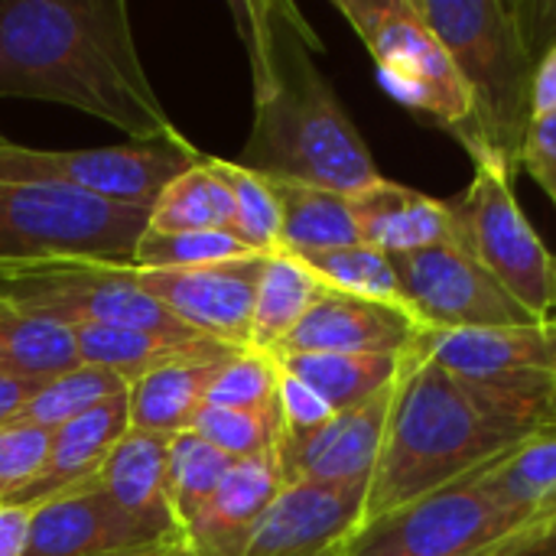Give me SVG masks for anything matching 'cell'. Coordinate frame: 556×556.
I'll use <instances>...</instances> for the list:
<instances>
[{
    "instance_id": "cell-12",
    "label": "cell",
    "mask_w": 556,
    "mask_h": 556,
    "mask_svg": "<svg viewBox=\"0 0 556 556\" xmlns=\"http://www.w3.org/2000/svg\"><path fill=\"white\" fill-rule=\"evenodd\" d=\"M410 313L424 329H492L534 319L505 287L459 244H440L394 257Z\"/></svg>"
},
{
    "instance_id": "cell-24",
    "label": "cell",
    "mask_w": 556,
    "mask_h": 556,
    "mask_svg": "<svg viewBox=\"0 0 556 556\" xmlns=\"http://www.w3.org/2000/svg\"><path fill=\"white\" fill-rule=\"evenodd\" d=\"M267 186L280 215V251L300 254L362 241L352 215V195L296 179H267Z\"/></svg>"
},
{
    "instance_id": "cell-11",
    "label": "cell",
    "mask_w": 556,
    "mask_h": 556,
    "mask_svg": "<svg viewBox=\"0 0 556 556\" xmlns=\"http://www.w3.org/2000/svg\"><path fill=\"white\" fill-rule=\"evenodd\" d=\"M414 355L495 391L551 404L556 394V319L492 329H420Z\"/></svg>"
},
{
    "instance_id": "cell-5",
    "label": "cell",
    "mask_w": 556,
    "mask_h": 556,
    "mask_svg": "<svg viewBox=\"0 0 556 556\" xmlns=\"http://www.w3.org/2000/svg\"><path fill=\"white\" fill-rule=\"evenodd\" d=\"M336 10L365 42L384 91L397 104L450 130L463 147L476 137L472 94L417 0H336Z\"/></svg>"
},
{
    "instance_id": "cell-22",
    "label": "cell",
    "mask_w": 556,
    "mask_h": 556,
    "mask_svg": "<svg viewBox=\"0 0 556 556\" xmlns=\"http://www.w3.org/2000/svg\"><path fill=\"white\" fill-rule=\"evenodd\" d=\"M169 443L173 437L130 427L101 469L108 498L156 534H182L169 508Z\"/></svg>"
},
{
    "instance_id": "cell-14",
    "label": "cell",
    "mask_w": 556,
    "mask_h": 556,
    "mask_svg": "<svg viewBox=\"0 0 556 556\" xmlns=\"http://www.w3.org/2000/svg\"><path fill=\"white\" fill-rule=\"evenodd\" d=\"M371 482H293L257 521L241 556H319L349 541L365 521Z\"/></svg>"
},
{
    "instance_id": "cell-8",
    "label": "cell",
    "mask_w": 556,
    "mask_h": 556,
    "mask_svg": "<svg viewBox=\"0 0 556 556\" xmlns=\"http://www.w3.org/2000/svg\"><path fill=\"white\" fill-rule=\"evenodd\" d=\"M0 300L16 309L72 326H117L143 329L176 339H195L202 332L179 323L166 306L147 296L130 267L101 261H49L29 267L0 270Z\"/></svg>"
},
{
    "instance_id": "cell-42",
    "label": "cell",
    "mask_w": 556,
    "mask_h": 556,
    "mask_svg": "<svg viewBox=\"0 0 556 556\" xmlns=\"http://www.w3.org/2000/svg\"><path fill=\"white\" fill-rule=\"evenodd\" d=\"M29 508L0 505V556H23L29 544Z\"/></svg>"
},
{
    "instance_id": "cell-36",
    "label": "cell",
    "mask_w": 556,
    "mask_h": 556,
    "mask_svg": "<svg viewBox=\"0 0 556 556\" xmlns=\"http://www.w3.org/2000/svg\"><path fill=\"white\" fill-rule=\"evenodd\" d=\"M280 365L277 358L244 349L238 352L208 391L212 407H235V410H264L277 404Z\"/></svg>"
},
{
    "instance_id": "cell-38",
    "label": "cell",
    "mask_w": 556,
    "mask_h": 556,
    "mask_svg": "<svg viewBox=\"0 0 556 556\" xmlns=\"http://www.w3.org/2000/svg\"><path fill=\"white\" fill-rule=\"evenodd\" d=\"M277 410H280V437L277 440L306 437L336 417L306 384L290 378L283 368H280V384H277Z\"/></svg>"
},
{
    "instance_id": "cell-37",
    "label": "cell",
    "mask_w": 556,
    "mask_h": 556,
    "mask_svg": "<svg viewBox=\"0 0 556 556\" xmlns=\"http://www.w3.org/2000/svg\"><path fill=\"white\" fill-rule=\"evenodd\" d=\"M52 453V430L33 424H7L0 427V498L29 485Z\"/></svg>"
},
{
    "instance_id": "cell-15",
    "label": "cell",
    "mask_w": 556,
    "mask_h": 556,
    "mask_svg": "<svg viewBox=\"0 0 556 556\" xmlns=\"http://www.w3.org/2000/svg\"><path fill=\"white\" fill-rule=\"evenodd\" d=\"M397 381L365 404L336 414L319 430L296 437V440H277V463L283 485L293 482H371V472L378 466L391 407H394Z\"/></svg>"
},
{
    "instance_id": "cell-16",
    "label": "cell",
    "mask_w": 556,
    "mask_h": 556,
    "mask_svg": "<svg viewBox=\"0 0 556 556\" xmlns=\"http://www.w3.org/2000/svg\"><path fill=\"white\" fill-rule=\"evenodd\" d=\"M29 511V544L23 556H94L169 538L124 515L101 489V476L59 492Z\"/></svg>"
},
{
    "instance_id": "cell-30",
    "label": "cell",
    "mask_w": 556,
    "mask_h": 556,
    "mask_svg": "<svg viewBox=\"0 0 556 556\" xmlns=\"http://www.w3.org/2000/svg\"><path fill=\"white\" fill-rule=\"evenodd\" d=\"M78 365L75 339L65 326L29 316L0 300V375L49 381Z\"/></svg>"
},
{
    "instance_id": "cell-4",
    "label": "cell",
    "mask_w": 556,
    "mask_h": 556,
    "mask_svg": "<svg viewBox=\"0 0 556 556\" xmlns=\"http://www.w3.org/2000/svg\"><path fill=\"white\" fill-rule=\"evenodd\" d=\"M417 7L472 94L476 137L466 153L492 150L518 169L541 62L521 7L502 0H417Z\"/></svg>"
},
{
    "instance_id": "cell-21",
    "label": "cell",
    "mask_w": 556,
    "mask_h": 556,
    "mask_svg": "<svg viewBox=\"0 0 556 556\" xmlns=\"http://www.w3.org/2000/svg\"><path fill=\"white\" fill-rule=\"evenodd\" d=\"M75 352L81 365H98L127 381V388L153 371L179 368V365H205L235 358L244 349L222 345L208 336L176 339L143 329H117V326H72Z\"/></svg>"
},
{
    "instance_id": "cell-43",
    "label": "cell",
    "mask_w": 556,
    "mask_h": 556,
    "mask_svg": "<svg viewBox=\"0 0 556 556\" xmlns=\"http://www.w3.org/2000/svg\"><path fill=\"white\" fill-rule=\"evenodd\" d=\"M534 114L556 111V42L541 55L538 72H534Z\"/></svg>"
},
{
    "instance_id": "cell-40",
    "label": "cell",
    "mask_w": 556,
    "mask_h": 556,
    "mask_svg": "<svg viewBox=\"0 0 556 556\" xmlns=\"http://www.w3.org/2000/svg\"><path fill=\"white\" fill-rule=\"evenodd\" d=\"M489 556H556V495Z\"/></svg>"
},
{
    "instance_id": "cell-17",
    "label": "cell",
    "mask_w": 556,
    "mask_h": 556,
    "mask_svg": "<svg viewBox=\"0 0 556 556\" xmlns=\"http://www.w3.org/2000/svg\"><path fill=\"white\" fill-rule=\"evenodd\" d=\"M420 323L394 306L323 290L303 323L293 329L280 355H407L420 336ZM277 355V358H280Z\"/></svg>"
},
{
    "instance_id": "cell-33",
    "label": "cell",
    "mask_w": 556,
    "mask_h": 556,
    "mask_svg": "<svg viewBox=\"0 0 556 556\" xmlns=\"http://www.w3.org/2000/svg\"><path fill=\"white\" fill-rule=\"evenodd\" d=\"M215 173L231 192L235 202V228L231 235L254 254H277L280 251V215L270 195V186L261 173L244 169L241 163H228L212 156Z\"/></svg>"
},
{
    "instance_id": "cell-45",
    "label": "cell",
    "mask_w": 556,
    "mask_h": 556,
    "mask_svg": "<svg viewBox=\"0 0 556 556\" xmlns=\"http://www.w3.org/2000/svg\"><path fill=\"white\" fill-rule=\"evenodd\" d=\"M349 554V541H342V544H336V547H329L326 554H319V556H345Z\"/></svg>"
},
{
    "instance_id": "cell-20",
    "label": "cell",
    "mask_w": 556,
    "mask_h": 556,
    "mask_svg": "<svg viewBox=\"0 0 556 556\" xmlns=\"http://www.w3.org/2000/svg\"><path fill=\"white\" fill-rule=\"evenodd\" d=\"M283 489L277 450L238 459L222 479L205 511L186 531L195 556H241L257 521Z\"/></svg>"
},
{
    "instance_id": "cell-6",
    "label": "cell",
    "mask_w": 556,
    "mask_h": 556,
    "mask_svg": "<svg viewBox=\"0 0 556 556\" xmlns=\"http://www.w3.org/2000/svg\"><path fill=\"white\" fill-rule=\"evenodd\" d=\"M150 212L85 192L0 182V270L49 261H101L130 267Z\"/></svg>"
},
{
    "instance_id": "cell-23",
    "label": "cell",
    "mask_w": 556,
    "mask_h": 556,
    "mask_svg": "<svg viewBox=\"0 0 556 556\" xmlns=\"http://www.w3.org/2000/svg\"><path fill=\"white\" fill-rule=\"evenodd\" d=\"M463 482L482 492L521 531L556 495V430L534 433Z\"/></svg>"
},
{
    "instance_id": "cell-27",
    "label": "cell",
    "mask_w": 556,
    "mask_h": 556,
    "mask_svg": "<svg viewBox=\"0 0 556 556\" xmlns=\"http://www.w3.org/2000/svg\"><path fill=\"white\" fill-rule=\"evenodd\" d=\"M326 287L287 251L267 257L251 323V349L277 358Z\"/></svg>"
},
{
    "instance_id": "cell-2",
    "label": "cell",
    "mask_w": 556,
    "mask_h": 556,
    "mask_svg": "<svg viewBox=\"0 0 556 556\" xmlns=\"http://www.w3.org/2000/svg\"><path fill=\"white\" fill-rule=\"evenodd\" d=\"M0 98L68 104L134 143L176 134L124 0H0Z\"/></svg>"
},
{
    "instance_id": "cell-47",
    "label": "cell",
    "mask_w": 556,
    "mask_h": 556,
    "mask_svg": "<svg viewBox=\"0 0 556 556\" xmlns=\"http://www.w3.org/2000/svg\"><path fill=\"white\" fill-rule=\"evenodd\" d=\"M551 407H554V420H556V394H554V401H551Z\"/></svg>"
},
{
    "instance_id": "cell-31",
    "label": "cell",
    "mask_w": 556,
    "mask_h": 556,
    "mask_svg": "<svg viewBox=\"0 0 556 556\" xmlns=\"http://www.w3.org/2000/svg\"><path fill=\"white\" fill-rule=\"evenodd\" d=\"M231 466H235V459L218 453L195 430L173 437V443H169V508H173V518L182 534L205 511V505L212 502V495L218 492V485Z\"/></svg>"
},
{
    "instance_id": "cell-26",
    "label": "cell",
    "mask_w": 556,
    "mask_h": 556,
    "mask_svg": "<svg viewBox=\"0 0 556 556\" xmlns=\"http://www.w3.org/2000/svg\"><path fill=\"white\" fill-rule=\"evenodd\" d=\"M404 355H326V352H303V355H280L277 365L306 384L332 414L352 410L375 397L378 391L391 388L401 375Z\"/></svg>"
},
{
    "instance_id": "cell-32",
    "label": "cell",
    "mask_w": 556,
    "mask_h": 556,
    "mask_svg": "<svg viewBox=\"0 0 556 556\" xmlns=\"http://www.w3.org/2000/svg\"><path fill=\"white\" fill-rule=\"evenodd\" d=\"M130 391L124 378H117L108 368L98 365H78L72 371H62L42 384V391L23 407L16 417L20 424H33L42 430H59L62 424L88 414L91 407Z\"/></svg>"
},
{
    "instance_id": "cell-7",
    "label": "cell",
    "mask_w": 556,
    "mask_h": 556,
    "mask_svg": "<svg viewBox=\"0 0 556 556\" xmlns=\"http://www.w3.org/2000/svg\"><path fill=\"white\" fill-rule=\"evenodd\" d=\"M472 182L453 199L456 244L492 270L502 287L541 323L554 316V254L515 195V166L492 150H469Z\"/></svg>"
},
{
    "instance_id": "cell-9",
    "label": "cell",
    "mask_w": 556,
    "mask_h": 556,
    "mask_svg": "<svg viewBox=\"0 0 556 556\" xmlns=\"http://www.w3.org/2000/svg\"><path fill=\"white\" fill-rule=\"evenodd\" d=\"M202 156L205 153H199L179 130L150 143L98 150H36L0 140V182L59 186L150 212L160 192Z\"/></svg>"
},
{
    "instance_id": "cell-48",
    "label": "cell",
    "mask_w": 556,
    "mask_h": 556,
    "mask_svg": "<svg viewBox=\"0 0 556 556\" xmlns=\"http://www.w3.org/2000/svg\"><path fill=\"white\" fill-rule=\"evenodd\" d=\"M0 140H7V137H3V134H0Z\"/></svg>"
},
{
    "instance_id": "cell-3",
    "label": "cell",
    "mask_w": 556,
    "mask_h": 556,
    "mask_svg": "<svg viewBox=\"0 0 556 556\" xmlns=\"http://www.w3.org/2000/svg\"><path fill=\"white\" fill-rule=\"evenodd\" d=\"M544 430H556L551 404L466 381L407 352L362 525L456 485Z\"/></svg>"
},
{
    "instance_id": "cell-13",
    "label": "cell",
    "mask_w": 556,
    "mask_h": 556,
    "mask_svg": "<svg viewBox=\"0 0 556 556\" xmlns=\"http://www.w3.org/2000/svg\"><path fill=\"white\" fill-rule=\"evenodd\" d=\"M267 257L270 254H251L186 270H130L137 287L189 329L231 349H251L254 300Z\"/></svg>"
},
{
    "instance_id": "cell-35",
    "label": "cell",
    "mask_w": 556,
    "mask_h": 556,
    "mask_svg": "<svg viewBox=\"0 0 556 556\" xmlns=\"http://www.w3.org/2000/svg\"><path fill=\"white\" fill-rule=\"evenodd\" d=\"M205 443H212L218 453L228 459H251L261 453L277 450L280 437V410L264 407V410H235V407H212L205 404L202 414L195 417L192 427Z\"/></svg>"
},
{
    "instance_id": "cell-19",
    "label": "cell",
    "mask_w": 556,
    "mask_h": 556,
    "mask_svg": "<svg viewBox=\"0 0 556 556\" xmlns=\"http://www.w3.org/2000/svg\"><path fill=\"white\" fill-rule=\"evenodd\" d=\"M358 238L391 257L440 244H456L453 205L394 179H378L352 195Z\"/></svg>"
},
{
    "instance_id": "cell-1",
    "label": "cell",
    "mask_w": 556,
    "mask_h": 556,
    "mask_svg": "<svg viewBox=\"0 0 556 556\" xmlns=\"http://www.w3.org/2000/svg\"><path fill=\"white\" fill-rule=\"evenodd\" d=\"M238 26L254 94L241 166L267 179H296L355 195L381 179L371 150L319 68L323 52L303 10L290 0H238Z\"/></svg>"
},
{
    "instance_id": "cell-18",
    "label": "cell",
    "mask_w": 556,
    "mask_h": 556,
    "mask_svg": "<svg viewBox=\"0 0 556 556\" xmlns=\"http://www.w3.org/2000/svg\"><path fill=\"white\" fill-rule=\"evenodd\" d=\"M127 430H130V397L124 391V394L91 407L88 414L62 424L59 430H52V453H49V463L42 466V472L29 485L3 495L0 505L36 508V505L49 502L52 495L101 476L108 456L127 437Z\"/></svg>"
},
{
    "instance_id": "cell-29",
    "label": "cell",
    "mask_w": 556,
    "mask_h": 556,
    "mask_svg": "<svg viewBox=\"0 0 556 556\" xmlns=\"http://www.w3.org/2000/svg\"><path fill=\"white\" fill-rule=\"evenodd\" d=\"M326 290H336V293H349V296H358V300H371V303H384V306H394L407 316L410 313V303L404 296V287H401V277H397V267H394V257L378 251V248H368V244H345V248H326V251H300L293 254ZM417 319V316H414Z\"/></svg>"
},
{
    "instance_id": "cell-46",
    "label": "cell",
    "mask_w": 556,
    "mask_h": 556,
    "mask_svg": "<svg viewBox=\"0 0 556 556\" xmlns=\"http://www.w3.org/2000/svg\"><path fill=\"white\" fill-rule=\"evenodd\" d=\"M551 293H554V316H551V319H556V254H554V270H551Z\"/></svg>"
},
{
    "instance_id": "cell-28",
    "label": "cell",
    "mask_w": 556,
    "mask_h": 556,
    "mask_svg": "<svg viewBox=\"0 0 556 556\" xmlns=\"http://www.w3.org/2000/svg\"><path fill=\"white\" fill-rule=\"evenodd\" d=\"M235 228V202L228 186L202 156L195 166L179 173L156 199L147 218L153 235H192V231H228Z\"/></svg>"
},
{
    "instance_id": "cell-39",
    "label": "cell",
    "mask_w": 556,
    "mask_h": 556,
    "mask_svg": "<svg viewBox=\"0 0 556 556\" xmlns=\"http://www.w3.org/2000/svg\"><path fill=\"white\" fill-rule=\"evenodd\" d=\"M521 166L556 202V111L531 117L521 147Z\"/></svg>"
},
{
    "instance_id": "cell-10",
    "label": "cell",
    "mask_w": 556,
    "mask_h": 556,
    "mask_svg": "<svg viewBox=\"0 0 556 556\" xmlns=\"http://www.w3.org/2000/svg\"><path fill=\"white\" fill-rule=\"evenodd\" d=\"M518 528L469 482L410 502L349 538L345 556H489Z\"/></svg>"
},
{
    "instance_id": "cell-34",
    "label": "cell",
    "mask_w": 556,
    "mask_h": 556,
    "mask_svg": "<svg viewBox=\"0 0 556 556\" xmlns=\"http://www.w3.org/2000/svg\"><path fill=\"white\" fill-rule=\"evenodd\" d=\"M235 235L228 231H192V235H153L143 231L130 267L140 270H186V267H205V264H222V261H238L251 257Z\"/></svg>"
},
{
    "instance_id": "cell-41",
    "label": "cell",
    "mask_w": 556,
    "mask_h": 556,
    "mask_svg": "<svg viewBox=\"0 0 556 556\" xmlns=\"http://www.w3.org/2000/svg\"><path fill=\"white\" fill-rule=\"evenodd\" d=\"M42 378H16V375H0V427L13 424L23 407L42 391Z\"/></svg>"
},
{
    "instance_id": "cell-44",
    "label": "cell",
    "mask_w": 556,
    "mask_h": 556,
    "mask_svg": "<svg viewBox=\"0 0 556 556\" xmlns=\"http://www.w3.org/2000/svg\"><path fill=\"white\" fill-rule=\"evenodd\" d=\"M94 556H195V551L189 547L186 534H169L150 544H137V547H121V551H108V554Z\"/></svg>"
},
{
    "instance_id": "cell-25",
    "label": "cell",
    "mask_w": 556,
    "mask_h": 556,
    "mask_svg": "<svg viewBox=\"0 0 556 556\" xmlns=\"http://www.w3.org/2000/svg\"><path fill=\"white\" fill-rule=\"evenodd\" d=\"M225 362H205V365H179L153 371L130 384V427L163 437H179L195 427V417L208 404V391L215 378L222 375Z\"/></svg>"
}]
</instances>
